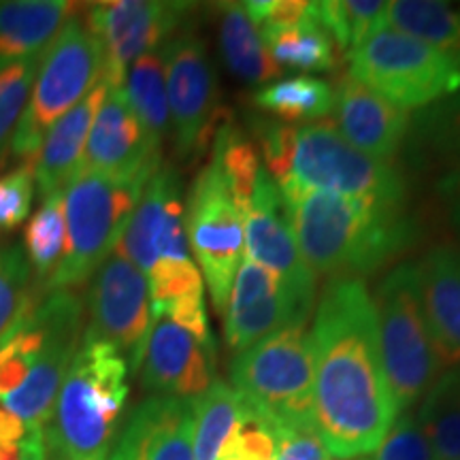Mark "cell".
I'll return each instance as SVG.
<instances>
[{
  "label": "cell",
  "instance_id": "cell-1",
  "mask_svg": "<svg viewBox=\"0 0 460 460\" xmlns=\"http://www.w3.org/2000/svg\"><path fill=\"white\" fill-rule=\"evenodd\" d=\"M312 422L331 456L376 452L396 407L379 354L376 305L365 281L335 278L322 290L314 329Z\"/></svg>",
  "mask_w": 460,
  "mask_h": 460
},
{
  "label": "cell",
  "instance_id": "cell-2",
  "mask_svg": "<svg viewBox=\"0 0 460 460\" xmlns=\"http://www.w3.org/2000/svg\"><path fill=\"white\" fill-rule=\"evenodd\" d=\"M278 186L290 211L298 250L315 278L360 279L413 241V222L402 207L337 197L292 181Z\"/></svg>",
  "mask_w": 460,
  "mask_h": 460
},
{
  "label": "cell",
  "instance_id": "cell-3",
  "mask_svg": "<svg viewBox=\"0 0 460 460\" xmlns=\"http://www.w3.org/2000/svg\"><path fill=\"white\" fill-rule=\"evenodd\" d=\"M128 362L105 341L84 337L45 427L48 452L107 458L128 399Z\"/></svg>",
  "mask_w": 460,
  "mask_h": 460
},
{
  "label": "cell",
  "instance_id": "cell-4",
  "mask_svg": "<svg viewBox=\"0 0 460 460\" xmlns=\"http://www.w3.org/2000/svg\"><path fill=\"white\" fill-rule=\"evenodd\" d=\"M147 181L79 171L65 188L66 243L43 292L73 290L113 254Z\"/></svg>",
  "mask_w": 460,
  "mask_h": 460
},
{
  "label": "cell",
  "instance_id": "cell-5",
  "mask_svg": "<svg viewBox=\"0 0 460 460\" xmlns=\"http://www.w3.org/2000/svg\"><path fill=\"white\" fill-rule=\"evenodd\" d=\"M314 341L307 322L286 326L234 356L233 388L275 430L307 427L314 405Z\"/></svg>",
  "mask_w": 460,
  "mask_h": 460
},
{
  "label": "cell",
  "instance_id": "cell-6",
  "mask_svg": "<svg viewBox=\"0 0 460 460\" xmlns=\"http://www.w3.org/2000/svg\"><path fill=\"white\" fill-rule=\"evenodd\" d=\"M101 82V43L90 31L85 15L75 11L43 51L31 101L11 141V152L24 163H32L51 126Z\"/></svg>",
  "mask_w": 460,
  "mask_h": 460
},
{
  "label": "cell",
  "instance_id": "cell-7",
  "mask_svg": "<svg viewBox=\"0 0 460 460\" xmlns=\"http://www.w3.org/2000/svg\"><path fill=\"white\" fill-rule=\"evenodd\" d=\"M373 305L384 373L396 413H402L422 401L441 369L424 322L418 264L394 267L379 284Z\"/></svg>",
  "mask_w": 460,
  "mask_h": 460
},
{
  "label": "cell",
  "instance_id": "cell-8",
  "mask_svg": "<svg viewBox=\"0 0 460 460\" xmlns=\"http://www.w3.org/2000/svg\"><path fill=\"white\" fill-rule=\"evenodd\" d=\"M348 58L356 82L405 111L435 105L460 90L456 58L394 28H377Z\"/></svg>",
  "mask_w": 460,
  "mask_h": 460
},
{
  "label": "cell",
  "instance_id": "cell-9",
  "mask_svg": "<svg viewBox=\"0 0 460 460\" xmlns=\"http://www.w3.org/2000/svg\"><path fill=\"white\" fill-rule=\"evenodd\" d=\"M288 181L393 207H405L407 199L405 177L393 163L360 152L335 126L324 122L305 124L296 132V154Z\"/></svg>",
  "mask_w": 460,
  "mask_h": 460
},
{
  "label": "cell",
  "instance_id": "cell-10",
  "mask_svg": "<svg viewBox=\"0 0 460 460\" xmlns=\"http://www.w3.org/2000/svg\"><path fill=\"white\" fill-rule=\"evenodd\" d=\"M186 234L216 312L224 315L230 286L243 262V209L214 164H207L190 188Z\"/></svg>",
  "mask_w": 460,
  "mask_h": 460
},
{
  "label": "cell",
  "instance_id": "cell-11",
  "mask_svg": "<svg viewBox=\"0 0 460 460\" xmlns=\"http://www.w3.org/2000/svg\"><path fill=\"white\" fill-rule=\"evenodd\" d=\"M37 312L45 324L41 354L24 384L0 402L26 427L45 430L73 356L84 341L85 305L73 290H54L39 298Z\"/></svg>",
  "mask_w": 460,
  "mask_h": 460
},
{
  "label": "cell",
  "instance_id": "cell-12",
  "mask_svg": "<svg viewBox=\"0 0 460 460\" xmlns=\"http://www.w3.org/2000/svg\"><path fill=\"white\" fill-rule=\"evenodd\" d=\"M85 307L84 337L113 345L128 362L130 373L139 371L152 326L147 275L113 252L92 275Z\"/></svg>",
  "mask_w": 460,
  "mask_h": 460
},
{
  "label": "cell",
  "instance_id": "cell-13",
  "mask_svg": "<svg viewBox=\"0 0 460 460\" xmlns=\"http://www.w3.org/2000/svg\"><path fill=\"white\" fill-rule=\"evenodd\" d=\"M192 13L190 3L171 0H109L90 4L85 22L102 49V84L124 88L130 65L160 49Z\"/></svg>",
  "mask_w": 460,
  "mask_h": 460
},
{
  "label": "cell",
  "instance_id": "cell-14",
  "mask_svg": "<svg viewBox=\"0 0 460 460\" xmlns=\"http://www.w3.org/2000/svg\"><path fill=\"white\" fill-rule=\"evenodd\" d=\"M166 99L177 154L190 158L209 139L216 119L217 82L203 39L183 31L163 45Z\"/></svg>",
  "mask_w": 460,
  "mask_h": 460
},
{
  "label": "cell",
  "instance_id": "cell-15",
  "mask_svg": "<svg viewBox=\"0 0 460 460\" xmlns=\"http://www.w3.org/2000/svg\"><path fill=\"white\" fill-rule=\"evenodd\" d=\"M243 233L252 261L278 275L281 284L312 309L318 278L303 261L286 199L267 169L258 175L250 203L243 209Z\"/></svg>",
  "mask_w": 460,
  "mask_h": 460
},
{
  "label": "cell",
  "instance_id": "cell-16",
  "mask_svg": "<svg viewBox=\"0 0 460 460\" xmlns=\"http://www.w3.org/2000/svg\"><path fill=\"white\" fill-rule=\"evenodd\" d=\"M115 252L146 275L160 261H190L186 205L172 166H160L143 188Z\"/></svg>",
  "mask_w": 460,
  "mask_h": 460
},
{
  "label": "cell",
  "instance_id": "cell-17",
  "mask_svg": "<svg viewBox=\"0 0 460 460\" xmlns=\"http://www.w3.org/2000/svg\"><path fill=\"white\" fill-rule=\"evenodd\" d=\"M309 314L312 309L305 307L278 275L243 258L224 309V337L228 348L241 354L286 326L307 322Z\"/></svg>",
  "mask_w": 460,
  "mask_h": 460
},
{
  "label": "cell",
  "instance_id": "cell-18",
  "mask_svg": "<svg viewBox=\"0 0 460 460\" xmlns=\"http://www.w3.org/2000/svg\"><path fill=\"white\" fill-rule=\"evenodd\" d=\"M160 149L132 111L124 88H109L90 128L82 169L149 181L160 169Z\"/></svg>",
  "mask_w": 460,
  "mask_h": 460
},
{
  "label": "cell",
  "instance_id": "cell-19",
  "mask_svg": "<svg viewBox=\"0 0 460 460\" xmlns=\"http://www.w3.org/2000/svg\"><path fill=\"white\" fill-rule=\"evenodd\" d=\"M141 384L154 394L197 399L216 382V345L190 335L166 315H152Z\"/></svg>",
  "mask_w": 460,
  "mask_h": 460
},
{
  "label": "cell",
  "instance_id": "cell-20",
  "mask_svg": "<svg viewBox=\"0 0 460 460\" xmlns=\"http://www.w3.org/2000/svg\"><path fill=\"white\" fill-rule=\"evenodd\" d=\"M107 460H194V399L154 394L139 402Z\"/></svg>",
  "mask_w": 460,
  "mask_h": 460
},
{
  "label": "cell",
  "instance_id": "cell-21",
  "mask_svg": "<svg viewBox=\"0 0 460 460\" xmlns=\"http://www.w3.org/2000/svg\"><path fill=\"white\" fill-rule=\"evenodd\" d=\"M335 118L345 141L386 163L410 132V111L356 82L352 75H343L335 88Z\"/></svg>",
  "mask_w": 460,
  "mask_h": 460
},
{
  "label": "cell",
  "instance_id": "cell-22",
  "mask_svg": "<svg viewBox=\"0 0 460 460\" xmlns=\"http://www.w3.org/2000/svg\"><path fill=\"white\" fill-rule=\"evenodd\" d=\"M418 264L424 322L441 369L460 367V250L433 247Z\"/></svg>",
  "mask_w": 460,
  "mask_h": 460
},
{
  "label": "cell",
  "instance_id": "cell-23",
  "mask_svg": "<svg viewBox=\"0 0 460 460\" xmlns=\"http://www.w3.org/2000/svg\"><path fill=\"white\" fill-rule=\"evenodd\" d=\"M107 90V84L101 82L77 107L62 115L45 135L32 163H28L32 166L34 183L43 199L54 192H65L75 175L82 171L85 143Z\"/></svg>",
  "mask_w": 460,
  "mask_h": 460
},
{
  "label": "cell",
  "instance_id": "cell-24",
  "mask_svg": "<svg viewBox=\"0 0 460 460\" xmlns=\"http://www.w3.org/2000/svg\"><path fill=\"white\" fill-rule=\"evenodd\" d=\"M73 13L66 0H0V62L43 54Z\"/></svg>",
  "mask_w": 460,
  "mask_h": 460
},
{
  "label": "cell",
  "instance_id": "cell-25",
  "mask_svg": "<svg viewBox=\"0 0 460 460\" xmlns=\"http://www.w3.org/2000/svg\"><path fill=\"white\" fill-rule=\"evenodd\" d=\"M261 39L279 68L332 71L341 56L329 31L322 26L315 3H312L301 24L290 28H261Z\"/></svg>",
  "mask_w": 460,
  "mask_h": 460
},
{
  "label": "cell",
  "instance_id": "cell-26",
  "mask_svg": "<svg viewBox=\"0 0 460 460\" xmlns=\"http://www.w3.org/2000/svg\"><path fill=\"white\" fill-rule=\"evenodd\" d=\"M220 15V48L228 71L245 84H264L279 77L281 68L269 56L243 3L222 4Z\"/></svg>",
  "mask_w": 460,
  "mask_h": 460
},
{
  "label": "cell",
  "instance_id": "cell-27",
  "mask_svg": "<svg viewBox=\"0 0 460 460\" xmlns=\"http://www.w3.org/2000/svg\"><path fill=\"white\" fill-rule=\"evenodd\" d=\"M433 45L460 62V9L439 0H396L388 3L384 24Z\"/></svg>",
  "mask_w": 460,
  "mask_h": 460
},
{
  "label": "cell",
  "instance_id": "cell-28",
  "mask_svg": "<svg viewBox=\"0 0 460 460\" xmlns=\"http://www.w3.org/2000/svg\"><path fill=\"white\" fill-rule=\"evenodd\" d=\"M124 92L149 139L163 147L164 137L171 128L163 48L149 51L132 62L126 73Z\"/></svg>",
  "mask_w": 460,
  "mask_h": 460
},
{
  "label": "cell",
  "instance_id": "cell-29",
  "mask_svg": "<svg viewBox=\"0 0 460 460\" xmlns=\"http://www.w3.org/2000/svg\"><path fill=\"white\" fill-rule=\"evenodd\" d=\"M416 418L437 458L460 460V367L435 379Z\"/></svg>",
  "mask_w": 460,
  "mask_h": 460
},
{
  "label": "cell",
  "instance_id": "cell-30",
  "mask_svg": "<svg viewBox=\"0 0 460 460\" xmlns=\"http://www.w3.org/2000/svg\"><path fill=\"white\" fill-rule=\"evenodd\" d=\"M254 105L278 115L286 124L320 119L335 111V90L312 75H295L264 85L254 94Z\"/></svg>",
  "mask_w": 460,
  "mask_h": 460
},
{
  "label": "cell",
  "instance_id": "cell-31",
  "mask_svg": "<svg viewBox=\"0 0 460 460\" xmlns=\"http://www.w3.org/2000/svg\"><path fill=\"white\" fill-rule=\"evenodd\" d=\"M243 410V396L222 379L194 399V460L220 458Z\"/></svg>",
  "mask_w": 460,
  "mask_h": 460
},
{
  "label": "cell",
  "instance_id": "cell-32",
  "mask_svg": "<svg viewBox=\"0 0 460 460\" xmlns=\"http://www.w3.org/2000/svg\"><path fill=\"white\" fill-rule=\"evenodd\" d=\"M66 243L65 192H54L43 199V205L31 217L24 230V254L39 286L48 284L62 261Z\"/></svg>",
  "mask_w": 460,
  "mask_h": 460
},
{
  "label": "cell",
  "instance_id": "cell-33",
  "mask_svg": "<svg viewBox=\"0 0 460 460\" xmlns=\"http://www.w3.org/2000/svg\"><path fill=\"white\" fill-rule=\"evenodd\" d=\"M209 164L216 166L224 181L228 183L233 197L237 199L241 209H245L252 192H254L258 175L264 169L254 143L247 139L237 126L222 124L216 132L214 154H211Z\"/></svg>",
  "mask_w": 460,
  "mask_h": 460
},
{
  "label": "cell",
  "instance_id": "cell-34",
  "mask_svg": "<svg viewBox=\"0 0 460 460\" xmlns=\"http://www.w3.org/2000/svg\"><path fill=\"white\" fill-rule=\"evenodd\" d=\"M43 295L34 288L24 250L17 245L0 250V348Z\"/></svg>",
  "mask_w": 460,
  "mask_h": 460
},
{
  "label": "cell",
  "instance_id": "cell-35",
  "mask_svg": "<svg viewBox=\"0 0 460 460\" xmlns=\"http://www.w3.org/2000/svg\"><path fill=\"white\" fill-rule=\"evenodd\" d=\"M322 26L329 31L337 49L349 54L384 24L388 3L382 0H320L315 3Z\"/></svg>",
  "mask_w": 460,
  "mask_h": 460
},
{
  "label": "cell",
  "instance_id": "cell-36",
  "mask_svg": "<svg viewBox=\"0 0 460 460\" xmlns=\"http://www.w3.org/2000/svg\"><path fill=\"white\" fill-rule=\"evenodd\" d=\"M416 146L444 164L446 172L460 171V90L418 115Z\"/></svg>",
  "mask_w": 460,
  "mask_h": 460
},
{
  "label": "cell",
  "instance_id": "cell-37",
  "mask_svg": "<svg viewBox=\"0 0 460 460\" xmlns=\"http://www.w3.org/2000/svg\"><path fill=\"white\" fill-rule=\"evenodd\" d=\"M43 54L0 62V166L7 160L15 128L31 101Z\"/></svg>",
  "mask_w": 460,
  "mask_h": 460
},
{
  "label": "cell",
  "instance_id": "cell-38",
  "mask_svg": "<svg viewBox=\"0 0 460 460\" xmlns=\"http://www.w3.org/2000/svg\"><path fill=\"white\" fill-rule=\"evenodd\" d=\"M278 430L256 407L245 401L243 416L230 433L217 460H275Z\"/></svg>",
  "mask_w": 460,
  "mask_h": 460
},
{
  "label": "cell",
  "instance_id": "cell-39",
  "mask_svg": "<svg viewBox=\"0 0 460 460\" xmlns=\"http://www.w3.org/2000/svg\"><path fill=\"white\" fill-rule=\"evenodd\" d=\"M149 303L163 309L180 298L205 295V281L192 261H160L147 273Z\"/></svg>",
  "mask_w": 460,
  "mask_h": 460
},
{
  "label": "cell",
  "instance_id": "cell-40",
  "mask_svg": "<svg viewBox=\"0 0 460 460\" xmlns=\"http://www.w3.org/2000/svg\"><path fill=\"white\" fill-rule=\"evenodd\" d=\"M254 135L261 143V152L267 172L278 183L290 180L292 163L296 154V128L292 124L275 122V119H254Z\"/></svg>",
  "mask_w": 460,
  "mask_h": 460
},
{
  "label": "cell",
  "instance_id": "cell-41",
  "mask_svg": "<svg viewBox=\"0 0 460 460\" xmlns=\"http://www.w3.org/2000/svg\"><path fill=\"white\" fill-rule=\"evenodd\" d=\"M34 186V172L28 163L0 177V228L13 230L31 216Z\"/></svg>",
  "mask_w": 460,
  "mask_h": 460
},
{
  "label": "cell",
  "instance_id": "cell-42",
  "mask_svg": "<svg viewBox=\"0 0 460 460\" xmlns=\"http://www.w3.org/2000/svg\"><path fill=\"white\" fill-rule=\"evenodd\" d=\"M373 460H439L430 447L427 435L420 429L418 418L405 413L394 420L393 429L377 446Z\"/></svg>",
  "mask_w": 460,
  "mask_h": 460
},
{
  "label": "cell",
  "instance_id": "cell-43",
  "mask_svg": "<svg viewBox=\"0 0 460 460\" xmlns=\"http://www.w3.org/2000/svg\"><path fill=\"white\" fill-rule=\"evenodd\" d=\"M0 460H48L45 430L26 427L15 413L0 407Z\"/></svg>",
  "mask_w": 460,
  "mask_h": 460
},
{
  "label": "cell",
  "instance_id": "cell-44",
  "mask_svg": "<svg viewBox=\"0 0 460 460\" xmlns=\"http://www.w3.org/2000/svg\"><path fill=\"white\" fill-rule=\"evenodd\" d=\"M275 460H332L326 446L315 433L314 424L278 430V456Z\"/></svg>",
  "mask_w": 460,
  "mask_h": 460
},
{
  "label": "cell",
  "instance_id": "cell-45",
  "mask_svg": "<svg viewBox=\"0 0 460 460\" xmlns=\"http://www.w3.org/2000/svg\"><path fill=\"white\" fill-rule=\"evenodd\" d=\"M439 197L444 199L447 216H450V222L454 226V233L460 241V171H452V172H444L439 183Z\"/></svg>",
  "mask_w": 460,
  "mask_h": 460
},
{
  "label": "cell",
  "instance_id": "cell-46",
  "mask_svg": "<svg viewBox=\"0 0 460 460\" xmlns=\"http://www.w3.org/2000/svg\"><path fill=\"white\" fill-rule=\"evenodd\" d=\"M48 460H71V458L58 456V454H51V452H48ZM84 460H107V458H84Z\"/></svg>",
  "mask_w": 460,
  "mask_h": 460
},
{
  "label": "cell",
  "instance_id": "cell-47",
  "mask_svg": "<svg viewBox=\"0 0 460 460\" xmlns=\"http://www.w3.org/2000/svg\"><path fill=\"white\" fill-rule=\"evenodd\" d=\"M360 460H369V458H360Z\"/></svg>",
  "mask_w": 460,
  "mask_h": 460
}]
</instances>
